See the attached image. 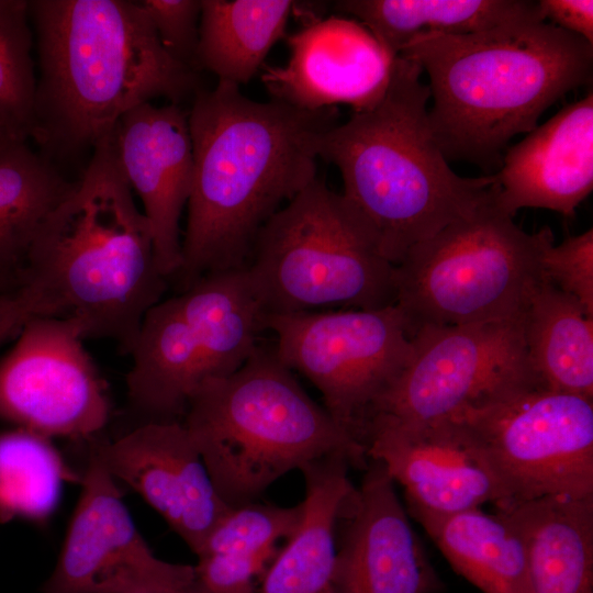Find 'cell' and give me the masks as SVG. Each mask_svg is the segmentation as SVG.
Returning <instances> with one entry per match:
<instances>
[{"instance_id": "9c48e42d", "label": "cell", "mask_w": 593, "mask_h": 593, "mask_svg": "<svg viewBox=\"0 0 593 593\" xmlns=\"http://www.w3.org/2000/svg\"><path fill=\"white\" fill-rule=\"evenodd\" d=\"M266 313L245 268L206 275L145 314L130 353L138 424L181 422L194 393L236 371L259 345Z\"/></svg>"}, {"instance_id": "8fae6325", "label": "cell", "mask_w": 593, "mask_h": 593, "mask_svg": "<svg viewBox=\"0 0 593 593\" xmlns=\"http://www.w3.org/2000/svg\"><path fill=\"white\" fill-rule=\"evenodd\" d=\"M279 359L321 392L331 416L362 446L371 411L412 355L395 305L266 316ZM365 447V446H363Z\"/></svg>"}, {"instance_id": "4dcf8cb0", "label": "cell", "mask_w": 593, "mask_h": 593, "mask_svg": "<svg viewBox=\"0 0 593 593\" xmlns=\"http://www.w3.org/2000/svg\"><path fill=\"white\" fill-rule=\"evenodd\" d=\"M545 280L593 316V230L550 244L542 257Z\"/></svg>"}, {"instance_id": "8992f818", "label": "cell", "mask_w": 593, "mask_h": 593, "mask_svg": "<svg viewBox=\"0 0 593 593\" xmlns=\"http://www.w3.org/2000/svg\"><path fill=\"white\" fill-rule=\"evenodd\" d=\"M181 422L230 507L257 501L282 475L329 455L344 454L363 470L369 462L272 345L259 344L236 371L204 383Z\"/></svg>"}, {"instance_id": "e575fe53", "label": "cell", "mask_w": 593, "mask_h": 593, "mask_svg": "<svg viewBox=\"0 0 593 593\" xmlns=\"http://www.w3.org/2000/svg\"><path fill=\"white\" fill-rule=\"evenodd\" d=\"M538 7L544 21L593 45L592 0H539Z\"/></svg>"}, {"instance_id": "484cf974", "label": "cell", "mask_w": 593, "mask_h": 593, "mask_svg": "<svg viewBox=\"0 0 593 593\" xmlns=\"http://www.w3.org/2000/svg\"><path fill=\"white\" fill-rule=\"evenodd\" d=\"M529 366L548 389L593 399V316L545 281L523 316Z\"/></svg>"}, {"instance_id": "ba28073f", "label": "cell", "mask_w": 593, "mask_h": 593, "mask_svg": "<svg viewBox=\"0 0 593 593\" xmlns=\"http://www.w3.org/2000/svg\"><path fill=\"white\" fill-rule=\"evenodd\" d=\"M496 195V194H495ZM552 231L521 228L495 197L413 246L395 265V302L411 337L424 327L522 317L546 281Z\"/></svg>"}, {"instance_id": "836d02e7", "label": "cell", "mask_w": 593, "mask_h": 593, "mask_svg": "<svg viewBox=\"0 0 593 593\" xmlns=\"http://www.w3.org/2000/svg\"><path fill=\"white\" fill-rule=\"evenodd\" d=\"M43 293L26 282L0 293V345L16 336L24 324L34 316H53Z\"/></svg>"}, {"instance_id": "d6a6232c", "label": "cell", "mask_w": 593, "mask_h": 593, "mask_svg": "<svg viewBox=\"0 0 593 593\" xmlns=\"http://www.w3.org/2000/svg\"><path fill=\"white\" fill-rule=\"evenodd\" d=\"M277 552L204 555L194 566L197 578L211 593H256Z\"/></svg>"}, {"instance_id": "8d00e7d4", "label": "cell", "mask_w": 593, "mask_h": 593, "mask_svg": "<svg viewBox=\"0 0 593 593\" xmlns=\"http://www.w3.org/2000/svg\"><path fill=\"white\" fill-rule=\"evenodd\" d=\"M15 138L11 137L5 131L0 128V146L13 141ZM21 141V139H20Z\"/></svg>"}, {"instance_id": "3957f363", "label": "cell", "mask_w": 593, "mask_h": 593, "mask_svg": "<svg viewBox=\"0 0 593 593\" xmlns=\"http://www.w3.org/2000/svg\"><path fill=\"white\" fill-rule=\"evenodd\" d=\"M399 56L427 75L428 123L447 160L485 170L499 169L510 141L593 75V45L540 18L422 34Z\"/></svg>"}, {"instance_id": "30bf717a", "label": "cell", "mask_w": 593, "mask_h": 593, "mask_svg": "<svg viewBox=\"0 0 593 593\" xmlns=\"http://www.w3.org/2000/svg\"><path fill=\"white\" fill-rule=\"evenodd\" d=\"M449 421L481 450L505 493L502 504L593 495V399L536 381Z\"/></svg>"}, {"instance_id": "4fadbf2b", "label": "cell", "mask_w": 593, "mask_h": 593, "mask_svg": "<svg viewBox=\"0 0 593 593\" xmlns=\"http://www.w3.org/2000/svg\"><path fill=\"white\" fill-rule=\"evenodd\" d=\"M16 336L0 361V418L46 438L98 436L111 403L79 325L40 315Z\"/></svg>"}, {"instance_id": "83f0119b", "label": "cell", "mask_w": 593, "mask_h": 593, "mask_svg": "<svg viewBox=\"0 0 593 593\" xmlns=\"http://www.w3.org/2000/svg\"><path fill=\"white\" fill-rule=\"evenodd\" d=\"M48 439L22 428L0 435L1 523L47 517L63 483L76 480Z\"/></svg>"}, {"instance_id": "cb8c5ba5", "label": "cell", "mask_w": 593, "mask_h": 593, "mask_svg": "<svg viewBox=\"0 0 593 593\" xmlns=\"http://www.w3.org/2000/svg\"><path fill=\"white\" fill-rule=\"evenodd\" d=\"M75 181L33 150L27 141L14 139L0 146V277L26 282L34 238Z\"/></svg>"}, {"instance_id": "9a60e30c", "label": "cell", "mask_w": 593, "mask_h": 593, "mask_svg": "<svg viewBox=\"0 0 593 593\" xmlns=\"http://www.w3.org/2000/svg\"><path fill=\"white\" fill-rule=\"evenodd\" d=\"M362 441L368 459L382 463L393 482L402 485L414 518L506 501L481 450L454 421L403 426L373 419Z\"/></svg>"}, {"instance_id": "7402d4cb", "label": "cell", "mask_w": 593, "mask_h": 593, "mask_svg": "<svg viewBox=\"0 0 593 593\" xmlns=\"http://www.w3.org/2000/svg\"><path fill=\"white\" fill-rule=\"evenodd\" d=\"M521 534L533 593H593V495L496 506Z\"/></svg>"}, {"instance_id": "f1b7e54d", "label": "cell", "mask_w": 593, "mask_h": 593, "mask_svg": "<svg viewBox=\"0 0 593 593\" xmlns=\"http://www.w3.org/2000/svg\"><path fill=\"white\" fill-rule=\"evenodd\" d=\"M29 0H0V128L31 138L36 75Z\"/></svg>"}, {"instance_id": "5bb4252c", "label": "cell", "mask_w": 593, "mask_h": 593, "mask_svg": "<svg viewBox=\"0 0 593 593\" xmlns=\"http://www.w3.org/2000/svg\"><path fill=\"white\" fill-rule=\"evenodd\" d=\"M365 471L338 516L332 593H441L395 483L377 460Z\"/></svg>"}, {"instance_id": "d4e9b609", "label": "cell", "mask_w": 593, "mask_h": 593, "mask_svg": "<svg viewBox=\"0 0 593 593\" xmlns=\"http://www.w3.org/2000/svg\"><path fill=\"white\" fill-rule=\"evenodd\" d=\"M335 9L365 25L394 56L422 34H470L541 19L538 1L529 0H342Z\"/></svg>"}, {"instance_id": "52a82bcc", "label": "cell", "mask_w": 593, "mask_h": 593, "mask_svg": "<svg viewBox=\"0 0 593 593\" xmlns=\"http://www.w3.org/2000/svg\"><path fill=\"white\" fill-rule=\"evenodd\" d=\"M244 268L266 316L395 302V265L317 177L262 226Z\"/></svg>"}, {"instance_id": "44dd1931", "label": "cell", "mask_w": 593, "mask_h": 593, "mask_svg": "<svg viewBox=\"0 0 593 593\" xmlns=\"http://www.w3.org/2000/svg\"><path fill=\"white\" fill-rule=\"evenodd\" d=\"M350 467L346 455L334 454L301 468L305 483L301 523L279 548L256 593H332L337 521L355 488Z\"/></svg>"}, {"instance_id": "1f68e13d", "label": "cell", "mask_w": 593, "mask_h": 593, "mask_svg": "<svg viewBox=\"0 0 593 593\" xmlns=\"http://www.w3.org/2000/svg\"><path fill=\"white\" fill-rule=\"evenodd\" d=\"M138 3L168 55L198 71L201 0H141Z\"/></svg>"}, {"instance_id": "f546056e", "label": "cell", "mask_w": 593, "mask_h": 593, "mask_svg": "<svg viewBox=\"0 0 593 593\" xmlns=\"http://www.w3.org/2000/svg\"><path fill=\"white\" fill-rule=\"evenodd\" d=\"M302 515V503L282 507L254 501L232 507L217 523L195 556L278 551L277 544L288 540L293 535Z\"/></svg>"}, {"instance_id": "7c38bea8", "label": "cell", "mask_w": 593, "mask_h": 593, "mask_svg": "<svg viewBox=\"0 0 593 593\" xmlns=\"http://www.w3.org/2000/svg\"><path fill=\"white\" fill-rule=\"evenodd\" d=\"M523 316L416 331L406 366L376 403L366 426L373 419L403 426L449 421L539 381L527 359Z\"/></svg>"}, {"instance_id": "6da1fadb", "label": "cell", "mask_w": 593, "mask_h": 593, "mask_svg": "<svg viewBox=\"0 0 593 593\" xmlns=\"http://www.w3.org/2000/svg\"><path fill=\"white\" fill-rule=\"evenodd\" d=\"M337 118L336 108L251 100L225 81L195 92L188 112L192 186L171 279L178 291L246 266L262 226L316 178L318 138Z\"/></svg>"}, {"instance_id": "7a4b0ae2", "label": "cell", "mask_w": 593, "mask_h": 593, "mask_svg": "<svg viewBox=\"0 0 593 593\" xmlns=\"http://www.w3.org/2000/svg\"><path fill=\"white\" fill-rule=\"evenodd\" d=\"M29 10L38 61L31 138L58 167L91 154L135 107L180 104L200 89L138 1L29 0Z\"/></svg>"}, {"instance_id": "2e32d148", "label": "cell", "mask_w": 593, "mask_h": 593, "mask_svg": "<svg viewBox=\"0 0 593 593\" xmlns=\"http://www.w3.org/2000/svg\"><path fill=\"white\" fill-rule=\"evenodd\" d=\"M90 440L79 501L43 593H126L172 566L148 547Z\"/></svg>"}, {"instance_id": "277c9868", "label": "cell", "mask_w": 593, "mask_h": 593, "mask_svg": "<svg viewBox=\"0 0 593 593\" xmlns=\"http://www.w3.org/2000/svg\"><path fill=\"white\" fill-rule=\"evenodd\" d=\"M26 282L44 294L53 316L75 321L85 339L112 340L128 355L145 314L163 299L170 281L111 135L38 230Z\"/></svg>"}, {"instance_id": "e0dca14e", "label": "cell", "mask_w": 593, "mask_h": 593, "mask_svg": "<svg viewBox=\"0 0 593 593\" xmlns=\"http://www.w3.org/2000/svg\"><path fill=\"white\" fill-rule=\"evenodd\" d=\"M94 440L113 478L157 511L194 555L232 508L182 422L143 423L113 440Z\"/></svg>"}, {"instance_id": "4316f807", "label": "cell", "mask_w": 593, "mask_h": 593, "mask_svg": "<svg viewBox=\"0 0 593 593\" xmlns=\"http://www.w3.org/2000/svg\"><path fill=\"white\" fill-rule=\"evenodd\" d=\"M299 2L201 0L197 67L225 81L247 83L260 69Z\"/></svg>"}, {"instance_id": "5b68a950", "label": "cell", "mask_w": 593, "mask_h": 593, "mask_svg": "<svg viewBox=\"0 0 593 593\" xmlns=\"http://www.w3.org/2000/svg\"><path fill=\"white\" fill-rule=\"evenodd\" d=\"M422 74L398 55L383 98L327 128L317 143L318 158L340 172L343 198L393 265L496 194L494 174L462 177L449 166L429 127Z\"/></svg>"}, {"instance_id": "d590c367", "label": "cell", "mask_w": 593, "mask_h": 593, "mask_svg": "<svg viewBox=\"0 0 593 593\" xmlns=\"http://www.w3.org/2000/svg\"><path fill=\"white\" fill-rule=\"evenodd\" d=\"M22 284L11 281L9 279L0 277V293L12 289H15Z\"/></svg>"}, {"instance_id": "d6986e66", "label": "cell", "mask_w": 593, "mask_h": 593, "mask_svg": "<svg viewBox=\"0 0 593 593\" xmlns=\"http://www.w3.org/2000/svg\"><path fill=\"white\" fill-rule=\"evenodd\" d=\"M111 141L122 174L142 202L159 268L170 281L180 267V219L193 177L188 112L178 103L145 102L119 120Z\"/></svg>"}, {"instance_id": "603a6c76", "label": "cell", "mask_w": 593, "mask_h": 593, "mask_svg": "<svg viewBox=\"0 0 593 593\" xmlns=\"http://www.w3.org/2000/svg\"><path fill=\"white\" fill-rule=\"evenodd\" d=\"M454 570L483 593H533L524 540L500 512L415 518Z\"/></svg>"}, {"instance_id": "ac0fdd59", "label": "cell", "mask_w": 593, "mask_h": 593, "mask_svg": "<svg viewBox=\"0 0 593 593\" xmlns=\"http://www.w3.org/2000/svg\"><path fill=\"white\" fill-rule=\"evenodd\" d=\"M287 43L288 61L261 75L273 100L304 110L346 104L358 112L374 107L388 90L396 56L355 19H316Z\"/></svg>"}, {"instance_id": "ffe728a7", "label": "cell", "mask_w": 593, "mask_h": 593, "mask_svg": "<svg viewBox=\"0 0 593 593\" xmlns=\"http://www.w3.org/2000/svg\"><path fill=\"white\" fill-rule=\"evenodd\" d=\"M494 177L495 203L510 216L523 208L573 216L593 190L592 91L507 147Z\"/></svg>"}]
</instances>
